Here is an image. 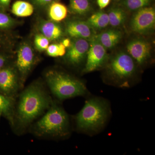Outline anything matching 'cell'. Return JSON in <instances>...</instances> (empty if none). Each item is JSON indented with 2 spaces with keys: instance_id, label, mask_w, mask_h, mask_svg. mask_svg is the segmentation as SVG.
<instances>
[{
  "instance_id": "cell-15",
  "label": "cell",
  "mask_w": 155,
  "mask_h": 155,
  "mask_svg": "<svg viewBox=\"0 0 155 155\" xmlns=\"http://www.w3.org/2000/svg\"><path fill=\"white\" fill-rule=\"evenodd\" d=\"M16 99L0 93V117L5 118L11 127L14 122Z\"/></svg>"
},
{
  "instance_id": "cell-26",
  "label": "cell",
  "mask_w": 155,
  "mask_h": 155,
  "mask_svg": "<svg viewBox=\"0 0 155 155\" xmlns=\"http://www.w3.org/2000/svg\"><path fill=\"white\" fill-rule=\"evenodd\" d=\"M12 64H9L8 58L4 55L0 54V69H2Z\"/></svg>"
},
{
  "instance_id": "cell-12",
  "label": "cell",
  "mask_w": 155,
  "mask_h": 155,
  "mask_svg": "<svg viewBox=\"0 0 155 155\" xmlns=\"http://www.w3.org/2000/svg\"><path fill=\"white\" fill-rule=\"evenodd\" d=\"M65 32L69 37L86 39L89 41L95 35L94 29L86 21L78 19L67 21L65 25Z\"/></svg>"
},
{
  "instance_id": "cell-3",
  "label": "cell",
  "mask_w": 155,
  "mask_h": 155,
  "mask_svg": "<svg viewBox=\"0 0 155 155\" xmlns=\"http://www.w3.org/2000/svg\"><path fill=\"white\" fill-rule=\"evenodd\" d=\"M110 115V106L107 100L100 97L90 98L74 116L75 130L88 135L97 134L105 127Z\"/></svg>"
},
{
  "instance_id": "cell-20",
  "label": "cell",
  "mask_w": 155,
  "mask_h": 155,
  "mask_svg": "<svg viewBox=\"0 0 155 155\" xmlns=\"http://www.w3.org/2000/svg\"><path fill=\"white\" fill-rule=\"evenodd\" d=\"M108 15L110 25L113 27L122 26L127 18V14L125 10L119 7H115L110 9Z\"/></svg>"
},
{
  "instance_id": "cell-2",
  "label": "cell",
  "mask_w": 155,
  "mask_h": 155,
  "mask_svg": "<svg viewBox=\"0 0 155 155\" xmlns=\"http://www.w3.org/2000/svg\"><path fill=\"white\" fill-rule=\"evenodd\" d=\"M27 133L38 138L66 139L72 133L70 117L60 102L54 99L50 108L31 124Z\"/></svg>"
},
{
  "instance_id": "cell-6",
  "label": "cell",
  "mask_w": 155,
  "mask_h": 155,
  "mask_svg": "<svg viewBox=\"0 0 155 155\" xmlns=\"http://www.w3.org/2000/svg\"><path fill=\"white\" fill-rule=\"evenodd\" d=\"M38 62L34 51L27 42H23L19 46L14 66L19 73L21 84L24 87L26 79Z\"/></svg>"
},
{
  "instance_id": "cell-14",
  "label": "cell",
  "mask_w": 155,
  "mask_h": 155,
  "mask_svg": "<svg viewBox=\"0 0 155 155\" xmlns=\"http://www.w3.org/2000/svg\"><path fill=\"white\" fill-rule=\"evenodd\" d=\"M94 38L106 49H110L115 47L120 42L122 33L116 29H109L95 35Z\"/></svg>"
},
{
  "instance_id": "cell-30",
  "label": "cell",
  "mask_w": 155,
  "mask_h": 155,
  "mask_svg": "<svg viewBox=\"0 0 155 155\" xmlns=\"http://www.w3.org/2000/svg\"><path fill=\"white\" fill-rule=\"evenodd\" d=\"M60 0H55V1H58V2H59V1H60Z\"/></svg>"
},
{
  "instance_id": "cell-1",
  "label": "cell",
  "mask_w": 155,
  "mask_h": 155,
  "mask_svg": "<svg viewBox=\"0 0 155 155\" xmlns=\"http://www.w3.org/2000/svg\"><path fill=\"white\" fill-rule=\"evenodd\" d=\"M53 97L43 80L34 81L24 87L16 99L11 128L17 136L24 135L32 123L50 108Z\"/></svg>"
},
{
  "instance_id": "cell-13",
  "label": "cell",
  "mask_w": 155,
  "mask_h": 155,
  "mask_svg": "<svg viewBox=\"0 0 155 155\" xmlns=\"http://www.w3.org/2000/svg\"><path fill=\"white\" fill-rule=\"evenodd\" d=\"M38 28L39 33L50 41L59 40L64 36V30L61 25L52 20L41 19L39 22Z\"/></svg>"
},
{
  "instance_id": "cell-9",
  "label": "cell",
  "mask_w": 155,
  "mask_h": 155,
  "mask_svg": "<svg viewBox=\"0 0 155 155\" xmlns=\"http://www.w3.org/2000/svg\"><path fill=\"white\" fill-rule=\"evenodd\" d=\"M155 26V11L146 7L136 11L130 22L131 30L139 34L145 35L153 30Z\"/></svg>"
},
{
  "instance_id": "cell-29",
  "label": "cell",
  "mask_w": 155,
  "mask_h": 155,
  "mask_svg": "<svg viewBox=\"0 0 155 155\" xmlns=\"http://www.w3.org/2000/svg\"><path fill=\"white\" fill-rule=\"evenodd\" d=\"M62 43L63 44V45L66 48H69V47L71 45V44H72V41L70 38H64V39L62 41Z\"/></svg>"
},
{
  "instance_id": "cell-25",
  "label": "cell",
  "mask_w": 155,
  "mask_h": 155,
  "mask_svg": "<svg viewBox=\"0 0 155 155\" xmlns=\"http://www.w3.org/2000/svg\"><path fill=\"white\" fill-rule=\"evenodd\" d=\"M34 4L39 7H44L49 5L55 0H31Z\"/></svg>"
},
{
  "instance_id": "cell-7",
  "label": "cell",
  "mask_w": 155,
  "mask_h": 155,
  "mask_svg": "<svg viewBox=\"0 0 155 155\" xmlns=\"http://www.w3.org/2000/svg\"><path fill=\"white\" fill-rule=\"evenodd\" d=\"M23 88L14 64L0 69V93L17 99Z\"/></svg>"
},
{
  "instance_id": "cell-27",
  "label": "cell",
  "mask_w": 155,
  "mask_h": 155,
  "mask_svg": "<svg viewBox=\"0 0 155 155\" xmlns=\"http://www.w3.org/2000/svg\"><path fill=\"white\" fill-rule=\"evenodd\" d=\"M111 0H97V4L101 10L105 8L110 2Z\"/></svg>"
},
{
  "instance_id": "cell-8",
  "label": "cell",
  "mask_w": 155,
  "mask_h": 155,
  "mask_svg": "<svg viewBox=\"0 0 155 155\" xmlns=\"http://www.w3.org/2000/svg\"><path fill=\"white\" fill-rule=\"evenodd\" d=\"M89 41L90 47L82 70L84 73L93 72L104 67L109 58L107 50L94 37Z\"/></svg>"
},
{
  "instance_id": "cell-11",
  "label": "cell",
  "mask_w": 155,
  "mask_h": 155,
  "mask_svg": "<svg viewBox=\"0 0 155 155\" xmlns=\"http://www.w3.org/2000/svg\"><path fill=\"white\" fill-rule=\"evenodd\" d=\"M127 51L139 66H143L150 58V44L142 39L132 40L127 45Z\"/></svg>"
},
{
  "instance_id": "cell-22",
  "label": "cell",
  "mask_w": 155,
  "mask_h": 155,
  "mask_svg": "<svg viewBox=\"0 0 155 155\" xmlns=\"http://www.w3.org/2000/svg\"><path fill=\"white\" fill-rule=\"evenodd\" d=\"M66 48L62 42L59 44H52L48 46L46 50L48 55L53 58L63 57L66 54Z\"/></svg>"
},
{
  "instance_id": "cell-16",
  "label": "cell",
  "mask_w": 155,
  "mask_h": 155,
  "mask_svg": "<svg viewBox=\"0 0 155 155\" xmlns=\"http://www.w3.org/2000/svg\"><path fill=\"white\" fill-rule=\"evenodd\" d=\"M49 6L48 14L50 20L59 22L66 19L68 10L65 5L58 1H54Z\"/></svg>"
},
{
  "instance_id": "cell-5",
  "label": "cell",
  "mask_w": 155,
  "mask_h": 155,
  "mask_svg": "<svg viewBox=\"0 0 155 155\" xmlns=\"http://www.w3.org/2000/svg\"><path fill=\"white\" fill-rule=\"evenodd\" d=\"M137 64L127 53H117L110 58L105 67L106 81L119 88H130L135 84Z\"/></svg>"
},
{
  "instance_id": "cell-18",
  "label": "cell",
  "mask_w": 155,
  "mask_h": 155,
  "mask_svg": "<svg viewBox=\"0 0 155 155\" xmlns=\"http://www.w3.org/2000/svg\"><path fill=\"white\" fill-rule=\"evenodd\" d=\"M86 22L94 29H101L110 25L108 14L102 11L95 12Z\"/></svg>"
},
{
  "instance_id": "cell-10",
  "label": "cell",
  "mask_w": 155,
  "mask_h": 155,
  "mask_svg": "<svg viewBox=\"0 0 155 155\" xmlns=\"http://www.w3.org/2000/svg\"><path fill=\"white\" fill-rule=\"evenodd\" d=\"M90 47V41L84 38H74L64 55V61L72 67H78L84 61Z\"/></svg>"
},
{
  "instance_id": "cell-28",
  "label": "cell",
  "mask_w": 155,
  "mask_h": 155,
  "mask_svg": "<svg viewBox=\"0 0 155 155\" xmlns=\"http://www.w3.org/2000/svg\"><path fill=\"white\" fill-rule=\"evenodd\" d=\"M11 0H0V7L6 8L8 7Z\"/></svg>"
},
{
  "instance_id": "cell-23",
  "label": "cell",
  "mask_w": 155,
  "mask_h": 155,
  "mask_svg": "<svg viewBox=\"0 0 155 155\" xmlns=\"http://www.w3.org/2000/svg\"><path fill=\"white\" fill-rule=\"evenodd\" d=\"M50 41L41 33L37 34L35 36L34 43L35 48L38 51H46L50 45Z\"/></svg>"
},
{
  "instance_id": "cell-17",
  "label": "cell",
  "mask_w": 155,
  "mask_h": 155,
  "mask_svg": "<svg viewBox=\"0 0 155 155\" xmlns=\"http://www.w3.org/2000/svg\"><path fill=\"white\" fill-rule=\"evenodd\" d=\"M69 11L72 14L79 16H86L91 12V0H69Z\"/></svg>"
},
{
  "instance_id": "cell-19",
  "label": "cell",
  "mask_w": 155,
  "mask_h": 155,
  "mask_svg": "<svg viewBox=\"0 0 155 155\" xmlns=\"http://www.w3.org/2000/svg\"><path fill=\"white\" fill-rule=\"evenodd\" d=\"M11 11L17 17H28L33 14L34 7L32 4L28 2L19 0L12 5Z\"/></svg>"
},
{
  "instance_id": "cell-21",
  "label": "cell",
  "mask_w": 155,
  "mask_h": 155,
  "mask_svg": "<svg viewBox=\"0 0 155 155\" xmlns=\"http://www.w3.org/2000/svg\"><path fill=\"white\" fill-rule=\"evenodd\" d=\"M153 0H123L122 5L130 11H136L149 6Z\"/></svg>"
},
{
  "instance_id": "cell-4",
  "label": "cell",
  "mask_w": 155,
  "mask_h": 155,
  "mask_svg": "<svg viewBox=\"0 0 155 155\" xmlns=\"http://www.w3.org/2000/svg\"><path fill=\"white\" fill-rule=\"evenodd\" d=\"M44 81L54 99L61 101L88 94L84 81L67 72L56 68L47 70Z\"/></svg>"
},
{
  "instance_id": "cell-24",
  "label": "cell",
  "mask_w": 155,
  "mask_h": 155,
  "mask_svg": "<svg viewBox=\"0 0 155 155\" xmlns=\"http://www.w3.org/2000/svg\"><path fill=\"white\" fill-rule=\"evenodd\" d=\"M0 7V28L8 29L12 28L16 24L15 19L6 14Z\"/></svg>"
}]
</instances>
